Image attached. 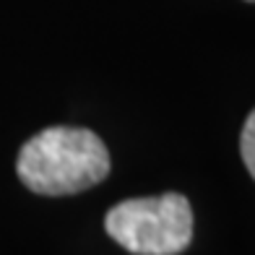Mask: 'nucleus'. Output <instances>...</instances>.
I'll list each match as a JSON object with an SVG mask.
<instances>
[{
    "mask_svg": "<svg viewBox=\"0 0 255 255\" xmlns=\"http://www.w3.org/2000/svg\"><path fill=\"white\" fill-rule=\"evenodd\" d=\"M18 180L39 195H73L110 175V151L86 128H44L21 146Z\"/></svg>",
    "mask_w": 255,
    "mask_h": 255,
    "instance_id": "f257e3e1",
    "label": "nucleus"
},
{
    "mask_svg": "<svg viewBox=\"0 0 255 255\" xmlns=\"http://www.w3.org/2000/svg\"><path fill=\"white\" fill-rule=\"evenodd\" d=\"M104 229L133 255H177L193 240V208L180 193L130 198L110 208Z\"/></svg>",
    "mask_w": 255,
    "mask_h": 255,
    "instance_id": "f03ea898",
    "label": "nucleus"
},
{
    "mask_svg": "<svg viewBox=\"0 0 255 255\" xmlns=\"http://www.w3.org/2000/svg\"><path fill=\"white\" fill-rule=\"evenodd\" d=\"M240 151H242V161H245L248 172L255 180V110L248 115L245 125H242V135H240Z\"/></svg>",
    "mask_w": 255,
    "mask_h": 255,
    "instance_id": "7ed1b4c3",
    "label": "nucleus"
},
{
    "mask_svg": "<svg viewBox=\"0 0 255 255\" xmlns=\"http://www.w3.org/2000/svg\"><path fill=\"white\" fill-rule=\"evenodd\" d=\"M253 3H255V0H253Z\"/></svg>",
    "mask_w": 255,
    "mask_h": 255,
    "instance_id": "20e7f679",
    "label": "nucleus"
}]
</instances>
